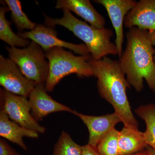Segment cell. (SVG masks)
Here are the masks:
<instances>
[{
    "mask_svg": "<svg viewBox=\"0 0 155 155\" xmlns=\"http://www.w3.org/2000/svg\"><path fill=\"white\" fill-rule=\"evenodd\" d=\"M127 44L119 61L120 67L130 86L136 91L143 88V79L155 91L154 49L149 31L134 27L126 33Z\"/></svg>",
    "mask_w": 155,
    "mask_h": 155,
    "instance_id": "obj_1",
    "label": "cell"
},
{
    "mask_svg": "<svg viewBox=\"0 0 155 155\" xmlns=\"http://www.w3.org/2000/svg\"><path fill=\"white\" fill-rule=\"evenodd\" d=\"M89 62L94 76L97 78L100 96L113 106L125 127L138 128L139 123L131 110L127 98V90L130 84L125 78L119 61L105 57L96 60L92 58Z\"/></svg>",
    "mask_w": 155,
    "mask_h": 155,
    "instance_id": "obj_2",
    "label": "cell"
},
{
    "mask_svg": "<svg viewBox=\"0 0 155 155\" xmlns=\"http://www.w3.org/2000/svg\"><path fill=\"white\" fill-rule=\"evenodd\" d=\"M63 17L52 18L45 15V24L54 27L64 26L84 43L92 58L100 60L108 55H118L115 43L111 41L114 33L110 28L98 29L75 17L69 10H63Z\"/></svg>",
    "mask_w": 155,
    "mask_h": 155,
    "instance_id": "obj_3",
    "label": "cell"
},
{
    "mask_svg": "<svg viewBox=\"0 0 155 155\" xmlns=\"http://www.w3.org/2000/svg\"><path fill=\"white\" fill-rule=\"evenodd\" d=\"M49 65L48 75L45 87L47 92H51L60 81L71 74L79 77L94 76L89 60L91 55L75 56L64 48H52L45 52Z\"/></svg>",
    "mask_w": 155,
    "mask_h": 155,
    "instance_id": "obj_4",
    "label": "cell"
},
{
    "mask_svg": "<svg viewBox=\"0 0 155 155\" xmlns=\"http://www.w3.org/2000/svg\"><path fill=\"white\" fill-rule=\"evenodd\" d=\"M9 58L17 64L25 77L37 84H45L49 65L45 51L33 41L21 49L6 47Z\"/></svg>",
    "mask_w": 155,
    "mask_h": 155,
    "instance_id": "obj_5",
    "label": "cell"
},
{
    "mask_svg": "<svg viewBox=\"0 0 155 155\" xmlns=\"http://www.w3.org/2000/svg\"><path fill=\"white\" fill-rule=\"evenodd\" d=\"M2 93L3 110L12 121L22 127L43 134L45 128L38 124L31 114L29 101L26 97L11 93L5 90Z\"/></svg>",
    "mask_w": 155,
    "mask_h": 155,
    "instance_id": "obj_6",
    "label": "cell"
},
{
    "mask_svg": "<svg viewBox=\"0 0 155 155\" xmlns=\"http://www.w3.org/2000/svg\"><path fill=\"white\" fill-rule=\"evenodd\" d=\"M0 84L14 94L29 97L37 84L25 77L10 58L0 55Z\"/></svg>",
    "mask_w": 155,
    "mask_h": 155,
    "instance_id": "obj_7",
    "label": "cell"
},
{
    "mask_svg": "<svg viewBox=\"0 0 155 155\" xmlns=\"http://www.w3.org/2000/svg\"><path fill=\"white\" fill-rule=\"evenodd\" d=\"M18 35L23 38L35 42L45 52L52 48L59 47L69 49L80 55H90L85 44H75L58 38V33L53 27L37 24L33 30L18 32Z\"/></svg>",
    "mask_w": 155,
    "mask_h": 155,
    "instance_id": "obj_8",
    "label": "cell"
},
{
    "mask_svg": "<svg viewBox=\"0 0 155 155\" xmlns=\"http://www.w3.org/2000/svg\"><path fill=\"white\" fill-rule=\"evenodd\" d=\"M94 2L104 6L107 12L116 32L115 44L120 58L123 52V24L125 18L137 2L134 0H95Z\"/></svg>",
    "mask_w": 155,
    "mask_h": 155,
    "instance_id": "obj_9",
    "label": "cell"
},
{
    "mask_svg": "<svg viewBox=\"0 0 155 155\" xmlns=\"http://www.w3.org/2000/svg\"><path fill=\"white\" fill-rule=\"evenodd\" d=\"M72 114L79 117L86 125L89 132L87 144L95 147H97L101 140L109 131L121 122L115 112L100 116L85 115L75 110H73Z\"/></svg>",
    "mask_w": 155,
    "mask_h": 155,
    "instance_id": "obj_10",
    "label": "cell"
},
{
    "mask_svg": "<svg viewBox=\"0 0 155 155\" xmlns=\"http://www.w3.org/2000/svg\"><path fill=\"white\" fill-rule=\"evenodd\" d=\"M45 84L36 85L29 95L28 101L34 118L38 121L49 114L63 111L72 114L73 110L55 101L48 94Z\"/></svg>",
    "mask_w": 155,
    "mask_h": 155,
    "instance_id": "obj_11",
    "label": "cell"
},
{
    "mask_svg": "<svg viewBox=\"0 0 155 155\" xmlns=\"http://www.w3.org/2000/svg\"><path fill=\"white\" fill-rule=\"evenodd\" d=\"M126 28L137 27L149 31H155V0H141L131 9L125 17Z\"/></svg>",
    "mask_w": 155,
    "mask_h": 155,
    "instance_id": "obj_12",
    "label": "cell"
},
{
    "mask_svg": "<svg viewBox=\"0 0 155 155\" xmlns=\"http://www.w3.org/2000/svg\"><path fill=\"white\" fill-rule=\"evenodd\" d=\"M55 8L74 12L95 28H105V19L94 8L89 0H58Z\"/></svg>",
    "mask_w": 155,
    "mask_h": 155,
    "instance_id": "obj_13",
    "label": "cell"
},
{
    "mask_svg": "<svg viewBox=\"0 0 155 155\" xmlns=\"http://www.w3.org/2000/svg\"><path fill=\"white\" fill-rule=\"evenodd\" d=\"M0 136L18 145L24 150L28 149L23 141L24 137L37 138L38 133L20 126L11 120L3 110L0 112Z\"/></svg>",
    "mask_w": 155,
    "mask_h": 155,
    "instance_id": "obj_14",
    "label": "cell"
},
{
    "mask_svg": "<svg viewBox=\"0 0 155 155\" xmlns=\"http://www.w3.org/2000/svg\"><path fill=\"white\" fill-rule=\"evenodd\" d=\"M118 144L120 155L134 154L144 150L147 147L143 132L138 128L125 126L119 131Z\"/></svg>",
    "mask_w": 155,
    "mask_h": 155,
    "instance_id": "obj_15",
    "label": "cell"
},
{
    "mask_svg": "<svg viewBox=\"0 0 155 155\" xmlns=\"http://www.w3.org/2000/svg\"><path fill=\"white\" fill-rule=\"evenodd\" d=\"M9 11L8 7L4 6L0 8V39L11 47H26L30 43L29 40L14 33L11 23L6 19V13Z\"/></svg>",
    "mask_w": 155,
    "mask_h": 155,
    "instance_id": "obj_16",
    "label": "cell"
},
{
    "mask_svg": "<svg viewBox=\"0 0 155 155\" xmlns=\"http://www.w3.org/2000/svg\"><path fill=\"white\" fill-rule=\"evenodd\" d=\"M135 113L145 123L146 128L143 134L147 145L155 150V105L151 103L139 106Z\"/></svg>",
    "mask_w": 155,
    "mask_h": 155,
    "instance_id": "obj_17",
    "label": "cell"
},
{
    "mask_svg": "<svg viewBox=\"0 0 155 155\" xmlns=\"http://www.w3.org/2000/svg\"><path fill=\"white\" fill-rule=\"evenodd\" d=\"M4 2L8 5L11 11V17L19 32L23 30H33L37 24L31 21L22 10L21 2L19 0H5Z\"/></svg>",
    "mask_w": 155,
    "mask_h": 155,
    "instance_id": "obj_18",
    "label": "cell"
},
{
    "mask_svg": "<svg viewBox=\"0 0 155 155\" xmlns=\"http://www.w3.org/2000/svg\"><path fill=\"white\" fill-rule=\"evenodd\" d=\"M82 146L75 143L69 134L63 131L54 148L52 155H81Z\"/></svg>",
    "mask_w": 155,
    "mask_h": 155,
    "instance_id": "obj_19",
    "label": "cell"
},
{
    "mask_svg": "<svg viewBox=\"0 0 155 155\" xmlns=\"http://www.w3.org/2000/svg\"><path fill=\"white\" fill-rule=\"evenodd\" d=\"M119 132L115 127L101 140L97 147L101 155H120L118 144Z\"/></svg>",
    "mask_w": 155,
    "mask_h": 155,
    "instance_id": "obj_20",
    "label": "cell"
},
{
    "mask_svg": "<svg viewBox=\"0 0 155 155\" xmlns=\"http://www.w3.org/2000/svg\"><path fill=\"white\" fill-rule=\"evenodd\" d=\"M0 155H19L4 140H0Z\"/></svg>",
    "mask_w": 155,
    "mask_h": 155,
    "instance_id": "obj_21",
    "label": "cell"
},
{
    "mask_svg": "<svg viewBox=\"0 0 155 155\" xmlns=\"http://www.w3.org/2000/svg\"><path fill=\"white\" fill-rule=\"evenodd\" d=\"M81 155H101L97 150V147H95L87 144L82 146V153Z\"/></svg>",
    "mask_w": 155,
    "mask_h": 155,
    "instance_id": "obj_22",
    "label": "cell"
},
{
    "mask_svg": "<svg viewBox=\"0 0 155 155\" xmlns=\"http://www.w3.org/2000/svg\"><path fill=\"white\" fill-rule=\"evenodd\" d=\"M149 33L152 43V44L153 46V47H155L154 54V61L155 64V31H149Z\"/></svg>",
    "mask_w": 155,
    "mask_h": 155,
    "instance_id": "obj_23",
    "label": "cell"
},
{
    "mask_svg": "<svg viewBox=\"0 0 155 155\" xmlns=\"http://www.w3.org/2000/svg\"><path fill=\"white\" fill-rule=\"evenodd\" d=\"M146 150H147L149 155H155V150L153 149L150 147L149 146L147 147Z\"/></svg>",
    "mask_w": 155,
    "mask_h": 155,
    "instance_id": "obj_24",
    "label": "cell"
},
{
    "mask_svg": "<svg viewBox=\"0 0 155 155\" xmlns=\"http://www.w3.org/2000/svg\"><path fill=\"white\" fill-rule=\"evenodd\" d=\"M130 155H149V154L147 150H143L142 151L140 152Z\"/></svg>",
    "mask_w": 155,
    "mask_h": 155,
    "instance_id": "obj_25",
    "label": "cell"
}]
</instances>
